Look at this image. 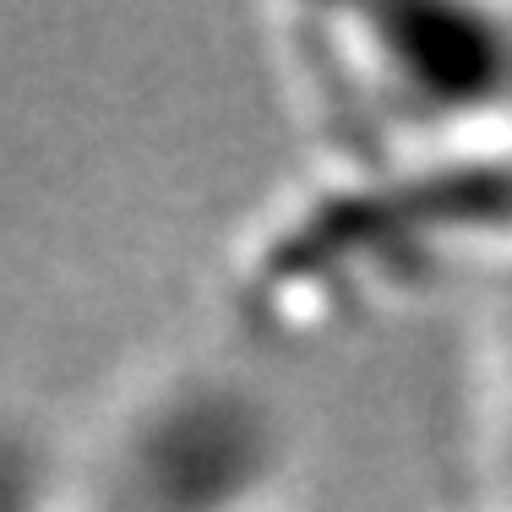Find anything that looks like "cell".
I'll use <instances>...</instances> for the list:
<instances>
[{
    "label": "cell",
    "instance_id": "5b68a950",
    "mask_svg": "<svg viewBox=\"0 0 512 512\" xmlns=\"http://www.w3.org/2000/svg\"><path fill=\"white\" fill-rule=\"evenodd\" d=\"M502 447L512 469V311H507V338H502Z\"/></svg>",
    "mask_w": 512,
    "mask_h": 512
},
{
    "label": "cell",
    "instance_id": "7a4b0ae2",
    "mask_svg": "<svg viewBox=\"0 0 512 512\" xmlns=\"http://www.w3.org/2000/svg\"><path fill=\"white\" fill-rule=\"evenodd\" d=\"M360 93L409 137H463L512 115V11L480 0H382L338 17Z\"/></svg>",
    "mask_w": 512,
    "mask_h": 512
},
{
    "label": "cell",
    "instance_id": "277c9868",
    "mask_svg": "<svg viewBox=\"0 0 512 512\" xmlns=\"http://www.w3.org/2000/svg\"><path fill=\"white\" fill-rule=\"evenodd\" d=\"M0 512H71L55 458L28 425L0 414Z\"/></svg>",
    "mask_w": 512,
    "mask_h": 512
},
{
    "label": "cell",
    "instance_id": "3957f363",
    "mask_svg": "<svg viewBox=\"0 0 512 512\" xmlns=\"http://www.w3.org/2000/svg\"><path fill=\"white\" fill-rule=\"evenodd\" d=\"M284 469V431L256 387L186 376L153 393L109 458V512H256Z\"/></svg>",
    "mask_w": 512,
    "mask_h": 512
},
{
    "label": "cell",
    "instance_id": "6da1fadb",
    "mask_svg": "<svg viewBox=\"0 0 512 512\" xmlns=\"http://www.w3.org/2000/svg\"><path fill=\"white\" fill-rule=\"evenodd\" d=\"M458 251H512V142H463L322 191L267 235L256 300L295 316Z\"/></svg>",
    "mask_w": 512,
    "mask_h": 512
}]
</instances>
